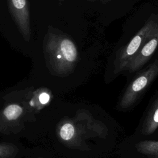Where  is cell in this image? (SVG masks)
I'll return each mask as SVG.
<instances>
[{
    "label": "cell",
    "instance_id": "6da1fadb",
    "mask_svg": "<svg viewBox=\"0 0 158 158\" xmlns=\"http://www.w3.org/2000/svg\"><path fill=\"white\" fill-rule=\"evenodd\" d=\"M44 52L49 70L60 76L70 74L78 59L77 48L73 41L60 33H48L44 39Z\"/></svg>",
    "mask_w": 158,
    "mask_h": 158
},
{
    "label": "cell",
    "instance_id": "7a4b0ae2",
    "mask_svg": "<svg viewBox=\"0 0 158 158\" xmlns=\"http://www.w3.org/2000/svg\"><path fill=\"white\" fill-rule=\"evenodd\" d=\"M158 23V19L152 15L144 23L129 43L118 51L114 63V72L119 73L127 70L128 66L136 54L138 52L146 40Z\"/></svg>",
    "mask_w": 158,
    "mask_h": 158
},
{
    "label": "cell",
    "instance_id": "3957f363",
    "mask_svg": "<svg viewBox=\"0 0 158 158\" xmlns=\"http://www.w3.org/2000/svg\"><path fill=\"white\" fill-rule=\"evenodd\" d=\"M158 76V59L140 72L128 86L123 97V104L133 101L138 95Z\"/></svg>",
    "mask_w": 158,
    "mask_h": 158
},
{
    "label": "cell",
    "instance_id": "277c9868",
    "mask_svg": "<svg viewBox=\"0 0 158 158\" xmlns=\"http://www.w3.org/2000/svg\"><path fill=\"white\" fill-rule=\"evenodd\" d=\"M12 17L26 41L31 37V26L27 0H7Z\"/></svg>",
    "mask_w": 158,
    "mask_h": 158
},
{
    "label": "cell",
    "instance_id": "5b68a950",
    "mask_svg": "<svg viewBox=\"0 0 158 158\" xmlns=\"http://www.w3.org/2000/svg\"><path fill=\"white\" fill-rule=\"evenodd\" d=\"M157 47L158 23L131 60L128 66L127 70L130 72H134L139 70L150 59Z\"/></svg>",
    "mask_w": 158,
    "mask_h": 158
},
{
    "label": "cell",
    "instance_id": "8992f818",
    "mask_svg": "<svg viewBox=\"0 0 158 158\" xmlns=\"http://www.w3.org/2000/svg\"><path fill=\"white\" fill-rule=\"evenodd\" d=\"M23 108L18 104H10L5 107L2 112V118L9 122H17L19 118H22Z\"/></svg>",
    "mask_w": 158,
    "mask_h": 158
},
{
    "label": "cell",
    "instance_id": "52a82bcc",
    "mask_svg": "<svg viewBox=\"0 0 158 158\" xmlns=\"http://www.w3.org/2000/svg\"><path fill=\"white\" fill-rule=\"evenodd\" d=\"M18 154L19 149L14 144L0 143V158H15Z\"/></svg>",
    "mask_w": 158,
    "mask_h": 158
},
{
    "label": "cell",
    "instance_id": "ba28073f",
    "mask_svg": "<svg viewBox=\"0 0 158 158\" xmlns=\"http://www.w3.org/2000/svg\"><path fill=\"white\" fill-rule=\"evenodd\" d=\"M59 136L65 141L72 140L76 133V128L71 122H65L59 128Z\"/></svg>",
    "mask_w": 158,
    "mask_h": 158
},
{
    "label": "cell",
    "instance_id": "9c48e42d",
    "mask_svg": "<svg viewBox=\"0 0 158 158\" xmlns=\"http://www.w3.org/2000/svg\"><path fill=\"white\" fill-rule=\"evenodd\" d=\"M36 98L41 105H45L49 102L51 99V96L47 91H43L37 94Z\"/></svg>",
    "mask_w": 158,
    "mask_h": 158
},
{
    "label": "cell",
    "instance_id": "30bf717a",
    "mask_svg": "<svg viewBox=\"0 0 158 158\" xmlns=\"http://www.w3.org/2000/svg\"><path fill=\"white\" fill-rule=\"evenodd\" d=\"M59 1H63L64 0H59Z\"/></svg>",
    "mask_w": 158,
    "mask_h": 158
},
{
    "label": "cell",
    "instance_id": "8fae6325",
    "mask_svg": "<svg viewBox=\"0 0 158 158\" xmlns=\"http://www.w3.org/2000/svg\"><path fill=\"white\" fill-rule=\"evenodd\" d=\"M36 158H42V157H36Z\"/></svg>",
    "mask_w": 158,
    "mask_h": 158
}]
</instances>
